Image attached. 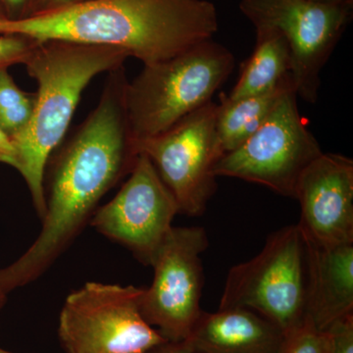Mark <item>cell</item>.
<instances>
[{
    "label": "cell",
    "mask_w": 353,
    "mask_h": 353,
    "mask_svg": "<svg viewBox=\"0 0 353 353\" xmlns=\"http://www.w3.org/2000/svg\"><path fill=\"white\" fill-rule=\"evenodd\" d=\"M128 82L124 65L109 72L97 108L51 155L41 233L17 261L0 270L4 294L43 275L94 215L104 194L131 172L138 153L128 121Z\"/></svg>",
    "instance_id": "6da1fadb"
},
{
    "label": "cell",
    "mask_w": 353,
    "mask_h": 353,
    "mask_svg": "<svg viewBox=\"0 0 353 353\" xmlns=\"http://www.w3.org/2000/svg\"><path fill=\"white\" fill-rule=\"evenodd\" d=\"M218 31L208 0H85L0 19V34L117 48L143 65L175 57Z\"/></svg>",
    "instance_id": "7a4b0ae2"
},
{
    "label": "cell",
    "mask_w": 353,
    "mask_h": 353,
    "mask_svg": "<svg viewBox=\"0 0 353 353\" xmlns=\"http://www.w3.org/2000/svg\"><path fill=\"white\" fill-rule=\"evenodd\" d=\"M126 52L105 46L39 41L25 61L38 83L31 122L13 139L17 169L39 217L46 215L44 178L51 155L63 141L81 97L92 79L124 65Z\"/></svg>",
    "instance_id": "3957f363"
},
{
    "label": "cell",
    "mask_w": 353,
    "mask_h": 353,
    "mask_svg": "<svg viewBox=\"0 0 353 353\" xmlns=\"http://www.w3.org/2000/svg\"><path fill=\"white\" fill-rule=\"evenodd\" d=\"M234 68L233 53L212 39L145 65L125 94L132 143L168 131L208 104Z\"/></svg>",
    "instance_id": "277c9868"
},
{
    "label": "cell",
    "mask_w": 353,
    "mask_h": 353,
    "mask_svg": "<svg viewBox=\"0 0 353 353\" xmlns=\"http://www.w3.org/2000/svg\"><path fill=\"white\" fill-rule=\"evenodd\" d=\"M305 241L297 225L270 234L261 252L228 273L219 308L257 313L285 334L306 318Z\"/></svg>",
    "instance_id": "5b68a950"
},
{
    "label": "cell",
    "mask_w": 353,
    "mask_h": 353,
    "mask_svg": "<svg viewBox=\"0 0 353 353\" xmlns=\"http://www.w3.org/2000/svg\"><path fill=\"white\" fill-rule=\"evenodd\" d=\"M143 289L87 283L70 294L58 336L68 353H146L167 343L141 314Z\"/></svg>",
    "instance_id": "8992f818"
},
{
    "label": "cell",
    "mask_w": 353,
    "mask_h": 353,
    "mask_svg": "<svg viewBox=\"0 0 353 353\" xmlns=\"http://www.w3.org/2000/svg\"><path fill=\"white\" fill-rule=\"evenodd\" d=\"M296 88H290L273 112L250 139L223 155L213 175L265 185L296 199L299 176L323 152L299 114Z\"/></svg>",
    "instance_id": "52a82bcc"
},
{
    "label": "cell",
    "mask_w": 353,
    "mask_h": 353,
    "mask_svg": "<svg viewBox=\"0 0 353 353\" xmlns=\"http://www.w3.org/2000/svg\"><path fill=\"white\" fill-rule=\"evenodd\" d=\"M256 31H276L289 44L297 97L315 103L320 74L350 19V1L243 0L240 4Z\"/></svg>",
    "instance_id": "ba28073f"
},
{
    "label": "cell",
    "mask_w": 353,
    "mask_h": 353,
    "mask_svg": "<svg viewBox=\"0 0 353 353\" xmlns=\"http://www.w3.org/2000/svg\"><path fill=\"white\" fill-rule=\"evenodd\" d=\"M201 227H172L153 259L154 277L143 289L141 314L171 343L187 340L201 316V254L208 248Z\"/></svg>",
    "instance_id": "9c48e42d"
},
{
    "label": "cell",
    "mask_w": 353,
    "mask_h": 353,
    "mask_svg": "<svg viewBox=\"0 0 353 353\" xmlns=\"http://www.w3.org/2000/svg\"><path fill=\"white\" fill-rule=\"evenodd\" d=\"M216 113L217 104L208 102L168 131L134 145L138 154L150 158L182 214H203L217 189Z\"/></svg>",
    "instance_id": "30bf717a"
},
{
    "label": "cell",
    "mask_w": 353,
    "mask_h": 353,
    "mask_svg": "<svg viewBox=\"0 0 353 353\" xmlns=\"http://www.w3.org/2000/svg\"><path fill=\"white\" fill-rule=\"evenodd\" d=\"M129 175L117 194L94 211L90 225L127 248L141 263L152 266L180 211L145 154L139 153Z\"/></svg>",
    "instance_id": "8fae6325"
},
{
    "label": "cell",
    "mask_w": 353,
    "mask_h": 353,
    "mask_svg": "<svg viewBox=\"0 0 353 353\" xmlns=\"http://www.w3.org/2000/svg\"><path fill=\"white\" fill-rule=\"evenodd\" d=\"M296 199L304 240L324 246L353 243L352 158L323 152L299 176Z\"/></svg>",
    "instance_id": "7c38bea8"
},
{
    "label": "cell",
    "mask_w": 353,
    "mask_h": 353,
    "mask_svg": "<svg viewBox=\"0 0 353 353\" xmlns=\"http://www.w3.org/2000/svg\"><path fill=\"white\" fill-rule=\"evenodd\" d=\"M305 245L306 316L326 332L353 315V243L324 246L305 241Z\"/></svg>",
    "instance_id": "4fadbf2b"
},
{
    "label": "cell",
    "mask_w": 353,
    "mask_h": 353,
    "mask_svg": "<svg viewBox=\"0 0 353 353\" xmlns=\"http://www.w3.org/2000/svg\"><path fill=\"white\" fill-rule=\"evenodd\" d=\"M284 336L250 309L230 307L201 312L183 343L192 353H278Z\"/></svg>",
    "instance_id": "5bb4252c"
},
{
    "label": "cell",
    "mask_w": 353,
    "mask_h": 353,
    "mask_svg": "<svg viewBox=\"0 0 353 353\" xmlns=\"http://www.w3.org/2000/svg\"><path fill=\"white\" fill-rule=\"evenodd\" d=\"M294 88L292 75L267 94L230 99L221 94L216 113V138L220 158L233 152L254 134L278 105L285 92Z\"/></svg>",
    "instance_id": "9a60e30c"
},
{
    "label": "cell",
    "mask_w": 353,
    "mask_h": 353,
    "mask_svg": "<svg viewBox=\"0 0 353 353\" xmlns=\"http://www.w3.org/2000/svg\"><path fill=\"white\" fill-rule=\"evenodd\" d=\"M256 32L254 51L228 99L267 94L278 88L292 71L289 44L283 34L276 31Z\"/></svg>",
    "instance_id": "2e32d148"
},
{
    "label": "cell",
    "mask_w": 353,
    "mask_h": 353,
    "mask_svg": "<svg viewBox=\"0 0 353 353\" xmlns=\"http://www.w3.org/2000/svg\"><path fill=\"white\" fill-rule=\"evenodd\" d=\"M34 105V94L21 90L7 69H0V129L11 139L29 126Z\"/></svg>",
    "instance_id": "e0dca14e"
},
{
    "label": "cell",
    "mask_w": 353,
    "mask_h": 353,
    "mask_svg": "<svg viewBox=\"0 0 353 353\" xmlns=\"http://www.w3.org/2000/svg\"><path fill=\"white\" fill-rule=\"evenodd\" d=\"M330 348L329 332L316 328L306 316L301 325L285 334L278 353H330Z\"/></svg>",
    "instance_id": "ac0fdd59"
},
{
    "label": "cell",
    "mask_w": 353,
    "mask_h": 353,
    "mask_svg": "<svg viewBox=\"0 0 353 353\" xmlns=\"http://www.w3.org/2000/svg\"><path fill=\"white\" fill-rule=\"evenodd\" d=\"M39 41L15 34H0V69L24 64Z\"/></svg>",
    "instance_id": "d6986e66"
},
{
    "label": "cell",
    "mask_w": 353,
    "mask_h": 353,
    "mask_svg": "<svg viewBox=\"0 0 353 353\" xmlns=\"http://www.w3.org/2000/svg\"><path fill=\"white\" fill-rule=\"evenodd\" d=\"M330 353H353V315L334 323L328 330Z\"/></svg>",
    "instance_id": "ffe728a7"
},
{
    "label": "cell",
    "mask_w": 353,
    "mask_h": 353,
    "mask_svg": "<svg viewBox=\"0 0 353 353\" xmlns=\"http://www.w3.org/2000/svg\"><path fill=\"white\" fill-rule=\"evenodd\" d=\"M37 2L38 0H0V7L7 19H21L34 12Z\"/></svg>",
    "instance_id": "44dd1931"
},
{
    "label": "cell",
    "mask_w": 353,
    "mask_h": 353,
    "mask_svg": "<svg viewBox=\"0 0 353 353\" xmlns=\"http://www.w3.org/2000/svg\"><path fill=\"white\" fill-rule=\"evenodd\" d=\"M0 162L17 169V152L10 137L0 129Z\"/></svg>",
    "instance_id": "7402d4cb"
},
{
    "label": "cell",
    "mask_w": 353,
    "mask_h": 353,
    "mask_svg": "<svg viewBox=\"0 0 353 353\" xmlns=\"http://www.w3.org/2000/svg\"><path fill=\"white\" fill-rule=\"evenodd\" d=\"M146 353H192L189 347L183 343H171L167 341L159 347L153 348Z\"/></svg>",
    "instance_id": "603a6c76"
},
{
    "label": "cell",
    "mask_w": 353,
    "mask_h": 353,
    "mask_svg": "<svg viewBox=\"0 0 353 353\" xmlns=\"http://www.w3.org/2000/svg\"><path fill=\"white\" fill-rule=\"evenodd\" d=\"M85 1V0H38L36 7H34V12H39V11L46 10V9L57 8V7H61L65 6H70V4L78 3V2Z\"/></svg>",
    "instance_id": "cb8c5ba5"
},
{
    "label": "cell",
    "mask_w": 353,
    "mask_h": 353,
    "mask_svg": "<svg viewBox=\"0 0 353 353\" xmlns=\"http://www.w3.org/2000/svg\"><path fill=\"white\" fill-rule=\"evenodd\" d=\"M314 1L328 2V3H338V2L347 1V0H314Z\"/></svg>",
    "instance_id": "d4e9b609"
},
{
    "label": "cell",
    "mask_w": 353,
    "mask_h": 353,
    "mask_svg": "<svg viewBox=\"0 0 353 353\" xmlns=\"http://www.w3.org/2000/svg\"><path fill=\"white\" fill-rule=\"evenodd\" d=\"M6 294L2 290H0V306L3 303L4 299H6Z\"/></svg>",
    "instance_id": "484cf974"
},
{
    "label": "cell",
    "mask_w": 353,
    "mask_h": 353,
    "mask_svg": "<svg viewBox=\"0 0 353 353\" xmlns=\"http://www.w3.org/2000/svg\"><path fill=\"white\" fill-rule=\"evenodd\" d=\"M4 18H6V13L2 10L1 7H0V19H4Z\"/></svg>",
    "instance_id": "4316f807"
},
{
    "label": "cell",
    "mask_w": 353,
    "mask_h": 353,
    "mask_svg": "<svg viewBox=\"0 0 353 353\" xmlns=\"http://www.w3.org/2000/svg\"><path fill=\"white\" fill-rule=\"evenodd\" d=\"M0 353H12V352H6V350H2V348H0Z\"/></svg>",
    "instance_id": "83f0119b"
}]
</instances>
